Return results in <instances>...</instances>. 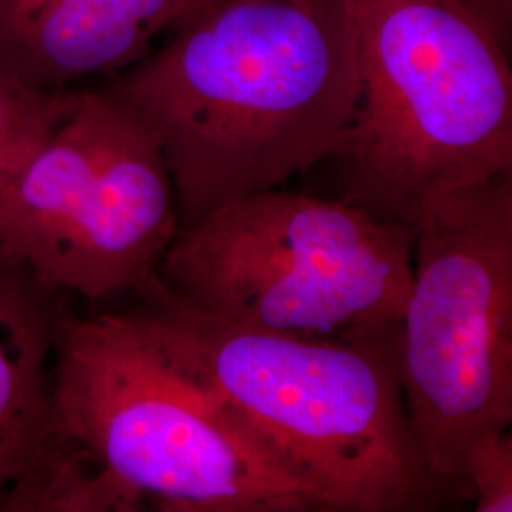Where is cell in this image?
Segmentation results:
<instances>
[{"mask_svg":"<svg viewBox=\"0 0 512 512\" xmlns=\"http://www.w3.org/2000/svg\"><path fill=\"white\" fill-rule=\"evenodd\" d=\"M414 228L344 200L279 188L181 224L158 275L209 317L313 340L399 336Z\"/></svg>","mask_w":512,"mask_h":512,"instance_id":"5","label":"cell"},{"mask_svg":"<svg viewBox=\"0 0 512 512\" xmlns=\"http://www.w3.org/2000/svg\"><path fill=\"white\" fill-rule=\"evenodd\" d=\"M124 310L167 365L291 478L313 511H433L452 490L421 459L397 368L399 336L313 340L190 308L158 277Z\"/></svg>","mask_w":512,"mask_h":512,"instance_id":"2","label":"cell"},{"mask_svg":"<svg viewBox=\"0 0 512 512\" xmlns=\"http://www.w3.org/2000/svg\"><path fill=\"white\" fill-rule=\"evenodd\" d=\"M54 296L0 264V495L35 476L52 439Z\"/></svg>","mask_w":512,"mask_h":512,"instance_id":"9","label":"cell"},{"mask_svg":"<svg viewBox=\"0 0 512 512\" xmlns=\"http://www.w3.org/2000/svg\"><path fill=\"white\" fill-rule=\"evenodd\" d=\"M480 21L505 48L512 35V0H454Z\"/></svg>","mask_w":512,"mask_h":512,"instance_id":"12","label":"cell"},{"mask_svg":"<svg viewBox=\"0 0 512 512\" xmlns=\"http://www.w3.org/2000/svg\"><path fill=\"white\" fill-rule=\"evenodd\" d=\"M50 446L76 459L112 511L306 512L308 497L122 311H59Z\"/></svg>","mask_w":512,"mask_h":512,"instance_id":"4","label":"cell"},{"mask_svg":"<svg viewBox=\"0 0 512 512\" xmlns=\"http://www.w3.org/2000/svg\"><path fill=\"white\" fill-rule=\"evenodd\" d=\"M190 2V6L194 8V12H198V10H202V8H207V6H213V4H217V2H222V0H188Z\"/></svg>","mask_w":512,"mask_h":512,"instance_id":"13","label":"cell"},{"mask_svg":"<svg viewBox=\"0 0 512 512\" xmlns=\"http://www.w3.org/2000/svg\"><path fill=\"white\" fill-rule=\"evenodd\" d=\"M357 101L342 198L416 228L446 192L512 169L507 48L454 0H348Z\"/></svg>","mask_w":512,"mask_h":512,"instance_id":"3","label":"cell"},{"mask_svg":"<svg viewBox=\"0 0 512 512\" xmlns=\"http://www.w3.org/2000/svg\"><path fill=\"white\" fill-rule=\"evenodd\" d=\"M192 12L188 0H0V74L37 92L73 90L126 71Z\"/></svg>","mask_w":512,"mask_h":512,"instance_id":"8","label":"cell"},{"mask_svg":"<svg viewBox=\"0 0 512 512\" xmlns=\"http://www.w3.org/2000/svg\"><path fill=\"white\" fill-rule=\"evenodd\" d=\"M397 368L425 467L467 492V446L512 423V169L421 213Z\"/></svg>","mask_w":512,"mask_h":512,"instance_id":"6","label":"cell"},{"mask_svg":"<svg viewBox=\"0 0 512 512\" xmlns=\"http://www.w3.org/2000/svg\"><path fill=\"white\" fill-rule=\"evenodd\" d=\"M181 228L175 186L147 129L105 90L71 112L0 196V264L48 293L139 294Z\"/></svg>","mask_w":512,"mask_h":512,"instance_id":"7","label":"cell"},{"mask_svg":"<svg viewBox=\"0 0 512 512\" xmlns=\"http://www.w3.org/2000/svg\"><path fill=\"white\" fill-rule=\"evenodd\" d=\"M103 88L154 139L181 224L338 156L357 101L348 0H222Z\"/></svg>","mask_w":512,"mask_h":512,"instance_id":"1","label":"cell"},{"mask_svg":"<svg viewBox=\"0 0 512 512\" xmlns=\"http://www.w3.org/2000/svg\"><path fill=\"white\" fill-rule=\"evenodd\" d=\"M78 90L44 93L0 74V196L71 112Z\"/></svg>","mask_w":512,"mask_h":512,"instance_id":"10","label":"cell"},{"mask_svg":"<svg viewBox=\"0 0 512 512\" xmlns=\"http://www.w3.org/2000/svg\"><path fill=\"white\" fill-rule=\"evenodd\" d=\"M461 480L476 512L512 511L511 429L488 431L467 446Z\"/></svg>","mask_w":512,"mask_h":512,"instance_id":"11","label":"cell"}]
</instances>
